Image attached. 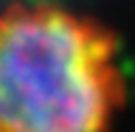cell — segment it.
I'll list each match as a JSON object with an SVG mask.
<instances>
[{
    "label": "cell",
    "instance_id": "cell-1",
    "mask_svg": "<svg viewBox=\"0 0 135 132\" xmlns=\"http://www.w3.org/2000/svg\"><path fill=\"white\" fill-rule=\"evenodd\" d=\"M125 97L117 38L97 18L49 0L0 8V132H110Z\"/></svg>",
    "mask_w": 135,
    "mask_h": 132
}]
</instances>
